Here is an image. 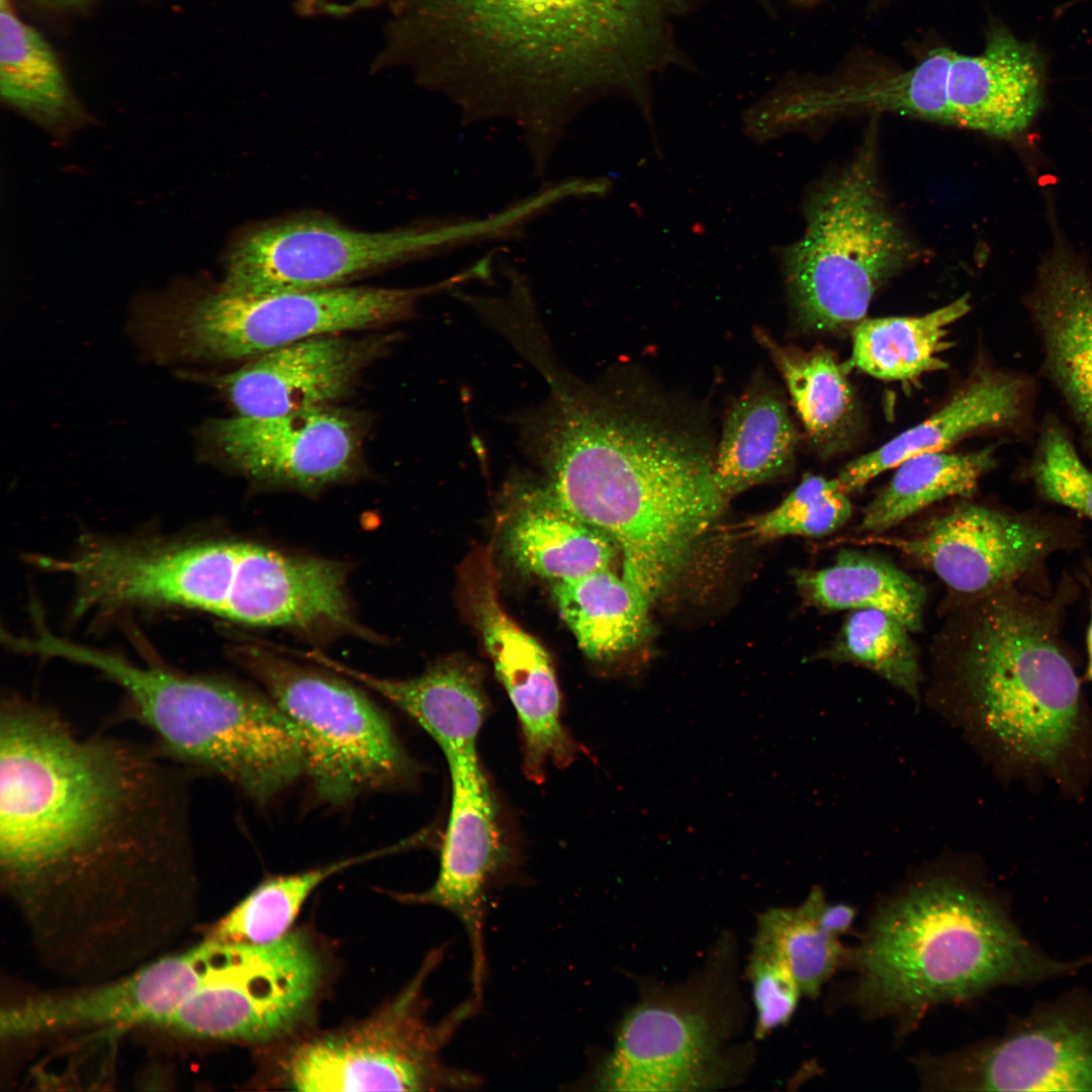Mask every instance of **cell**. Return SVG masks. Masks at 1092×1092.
Masks as SVG:
<instances>
[{
	"label": "cell",
	"instance_id": "obj_18",
	"mask_svg": "<svg viewBox=\"0 0 1092 1092\" xmlns=\"http://www.w3.org/2000/svg\"><path fill=\"white\" fill-rule=\"evenodd\" d=\"M717 1035L707 1013L649 999L622 1020L595 1075L602 1091H692L716 1084Z\"/></svg>",
	"mask_w": 1092,
	"mask_h": 1092
},
{
	"label": "cell",
	"instance_id": "obj_30",
	"mask_svg": "<svg viewBox=\"0 0 1092 1092\" xmlns=\"http://www.w3.org/2000/svg\"><path fill=\"white\" fill-rule=\"evenodd\" d=\"M805 599L826 610L874 609L910 632L920 629L926 595L922 584L890 562L856 551H841L834 563L795 573Z\"/></svg>",
	"mask_w": 1092,
	"mask_h": 1092
},
{
	"label": "cell",
	"instance_id": "obj_9",
	"mask_svg": "<svg viewBox=\"0 0 1092 1092\" xmlns=\"http://www.w3.org/2000/svg\"><path fill=\"white\" fill-rule=\"evenodd\" d=\"M443 954L441 947L430 952L410 984L371 1017L292 1049L283 1083L305 1092L478 1088L481 1078L447 1065L442 1052L480 1002L471 996L438 1022L427 1018L424 985Z\"/></svg>",
	"mask_w": 1092,
	"mask_h": 1092
},
{
	"label": "cell",
	"instance_id": "obj_32",
	"mask_svg": "<svg viewBox=\"0 0 1092 1092\" xmlns=\"http://www.w3.org/2000/svg\"><path fill=\"white\" fill-rule=\"evenodd\" d=\"M826 900L814 888L796 907L760 914L753 943L769 950L789 969L802 995L816 996L843 959L836 934L822 920Z\"/></svg>",
	"mask_w": 1092,
	"mask_h": 1092
},
{
	"label": "cell",
	"instance_id": "obj_41",
	"mask_svg": "<svg viewBox=\"0 0 1092 1092\" xmlns=\"http://www.w3.org/2000/svg\"><path fill=\"white\" fill-rule=\"evenodd\" d=\"M323 3L324 0H299L298 6L302 13L310 14L315 12L317 8H323Z\"/></svg>",
	"mask_w": 1092,
	"mask_h": 1092
},
{
	"label": "cell",
	"instance_id": "obj_23",
	"mask_svg": "<svg viewBox=\"0 0 1092 1092\" xmlns=\"http://www.w3.org/2000/svg\"><path fill=\"white\" fill-rule=\"evenodd\" d=\"M306 657L383 697L414 719L438 744L446 760L475 755L487 700L478 670L461 660H446L408 679L362 672L321 652Z\"/></svg>",
	"mask_w": 1092,
	"mask_h": 1092
},
{
	"label": "cell",
	"instance_id": "obj_37",
	"mask_svg": "<svg viewBox=\"0 0 1092 1092\" xmlns=\"http://www.w3.org/2000/svg\"><path fill=\"white\" fill-rule=\"evenodd\" d=\"M748 974L756 1011L755 1036L760 1038L792 1017L802 993L783 962L756 943Z\"/></svg>",
	"mask_w": 1092,
	"mask_h": 1092
},
{
	"label": "cell",
	"instance_id": "obj_8",
	"mask_svg": "<svg viewBox=\"0 0 1092 1092\" xmlns=\"http://www.w3.org/2000/svg\"><path fill=\"white\" fill-rule=\"evenodd\" d=\"M875 131L815 190L805 234L784 254L792 306L809 331L852 332L877 291L916 255L882 191Z\"/></svg>",
	"mask_w": 1092,
	"mask_h": 1092
},
{
	"label": "cell",
	"instance_id": "obj_31",
	"mask_svg": "<svg viewBox=\"0 0 1092 1092\" xmlns=\"http://www.w3.org/2000/svg\"><path fill=\"white\" fill-rule=\"evenodd\" d=\"M995 464L994 447L913 455L895 467L891 480L866 507L859 529L879 534L936 502L971 496Z\"/></svg>",
	"mask_w": 1092,
	"mask_h": 1092
},
{
	"label": "cell",
	"instance_id": "obj_11",
	"mask_svg": "<svg viewBox=\"0 0 1092 1092\" xmlns=\"http://www.w3.org/2000/svg\"><path fill=\"white\" fill-rule=\"evenodd\" d=\"M427 291L336 286L243 295L218 286L169 314L165 329L187 357L254 358L311 337L403 320Z\"/></svg>",
	"mask_w": 1092,
	"mask_h": 1092
},
{
	"label": "cell",
	"instance_id": "obj_13",
	"mask_svg": "<svg viewBox=\"0 0 1092 1092\" xmlns=\"http://www.w3.org/2000/svg\"><path fill=\"white\" fill-rule=\"evenodd\" d=\"M432 235L415 230L364 232L316 215L254 226L225 258L222 289L243 295L341 286L422 251Z\"/></svg>",
	"mask_w": 1092,
	"mask_h": 1092
},
{
	"label": "cell",
	"instance_id": "obj_20",
	"mask_svg": "<svg viewBox=\"0 0 1092 1092\" xmlns=\"http://www.w3.org/2000/svg\"><path fill=\"white\" fill-rule=\"evenodd\" d=\"M386 340L339 334L311 337L263 353L209 380L238 415L269 417L325 407L348 392Z\"/></svg>",
	"mask_w": 1092,
	"mask_h": 1092
},
{
	"label": "cell",
	"instance_id": "obj_42",
	"mask_svg": "<svg viewBox=\"0 0 1092 1092\" xmlns=\"http://www.w3.org/2000/svg\"><path fill=\"white\" fill-rule=\"evenodd\" d=\"M40 1L44 2V3H48V4H52V5L65 6V5H74V4L82 3V2L87 1V0H40Z\"/></svg>",
	"mask_w": 1092,
	"mask_h": 1092
},
{
	"label": "cell",
	"instance_id": "obj_35",
	"mask_svg": "<svg viewBox=\"0 0 1092 1092\" xmlns=\"http://www.w3.org/2000/svg\"><path fill=\"white\" fill-rule=\"evenodd\" d=\"M848 494L837 478L808 474L775 509L753 519L749 532L759 538L822 536L850 518Z\"/></svg>",
	"mask_w": 1092,
	"mask_h": 1092
},
{
	"label": "cell",
	"instance_id": "obj_39",
	"mask_svg": "<svg viewBox=\"0 0 1092 1092\" xmlns=\"http://www.w3.org/2000/svg\"><path fill=\"white\" fill-rule=\"evenodd\" d=\"M376 1L377 0H353L351 3L346 4V5H337V4L327 5L326 8L331 13L345 14V13H348V12H351V11H355L357 9L366 8V7L374 4Z\"/></svg>",
	"mask_w": 1092,
	"mask_h": 1092
},
{
	"label": "cell",
	"instance_id": "obj_2",
	"mask_svg": "<svg viewBox=\"0 0 1092 1092\" xmlns=\"http://www.w3.org/2000/svg\"><path fill=\"white\" fill-rule=\"evenodd\" d=\"M712 0H396L391 57L468 101L544 109L596 93L647 108L694 63L678 24Z\"/></svg>",
	"mask_w": 1092,
	"mask_h": 1092
},
{
	"label": "cell",
	"instance_id": "obj_26",
	"mask_svg": "<svg viewBox=\"0 0 1092 1092\" xmlns=\"http://www.w3.org/2000/svg\"><path fill=\"white\" fill-rule=\"evenodd\" d=\"M781 373L809 444L823 457L848 449L861 426V413L846 366L823 347L803 350L755 333Z\"/></svg>",
	"mask_w": 1092,
	"mask_h": 1092
},
{
	"label": "cell",
	"instance_id": "obj_24",
	"mask_svg": "<svg viewBox=\"0 0 1092 1092\" xmlns=\"http://www.w3.org/2000/svg\"><path fill=\"white\" fill-rule=\"evenodd\" d=\"M797 430L776 389L756 382L731 405L715 451L713 478L727 498L786 474L793 466Z\"/></svg>",
	"mask_w": 1092,
	"mask_h": 1092
},
{
	"label": "cell",
	"instance_id": "obj_6",
	"mask_svg": "<svg viewBox=\"0 0 1092 1092\" xmlns=\"http://www.w3.org/2000/svg\"><path fill=\"white\" fill-rule=\"evenodd\" d=\"M853 958L856 1001L872 1013L908 1017L1085 965L1041 956L996 902L947 878L920 882L880 907Z\"/></svg>",
	"mask_w": 1092,
	"mask_h": 1092
},
{
	"label": "cell",
	"instance_id": "obj_33",
	"mask_svg": "<svg viewBox=\"0 0 1092 1092\" xmlns=\"http://www.w3.org/2000/svg\"><path fill=\"white\" fill-rule=\"evenodd\" d=\"M391 849H380L297 874L268 878L220 919L210 938L245 944L275 941L289 932L301 906L323 881Z\"/></svg>",
	"mask_w": 1092,
	"mask_h": 1092
},
{
	"label": "cell",
	"instance_id": "obj_38",
	"mask_svg": "<svg viewBox=\"0 0 1092 1092\" xmlns=\"http://www.w3.org/2000/svg\"><path fill=\"white\" fill-rule=\"evenodd\" d=\"M822 920L825 926L837 936L847 931L854 919V909L846 904H824L822 908Z\"/></svg>",
	"mask_w": 1092,
	"mask_h": 1092
},
{
	"label": "cell",
	"instance_id": "obj_36",
	"mask_svg": "<svg viewBox=\"0 0 1092 1092\" xmlns=\"http://www.w3.org/2000/svg\"><path fill=\"white\" fill-rule=\"evenodd\" d=\"M1037 493L1092 522V469L1081 459L1069 431L1049 416L1029 466Z\"/></svg>",
	"mask_w": 1092,
	"mask_h": 1092
},
{
	"label": "cell",
	"instance_id": "obj_34",
	"mask_svg": "<svg viewBox=\"0 0 1092 1092\" xmlns=\"http://www.w3.org/2000/svg\"><path fill=\"white\" fill-rule=\"evenodd\" d=\"M909 632L904 624L885 612L854 610L823 656L836 662L862 665L918 699L921 672Z\"/></svg>",
	"mask_w": 1092,
	"mask_h": 1092
},
{
	"label": "cell",
	"instance_id": "obj_25",
	"mask_svg": "<svg viewBox=\"0 0 1092 1092\" xmlns=\"http://www.w3.org/2000/svg\"><path fill=\"white\" fill-rule=\"evenodd\" d=\"M506 546L521 569L556 582L610 568L619 549L544 488L523 497L508 525Z\"/></svg>",
	"mask_w": 1092,
	"mask_h": 1092
},
{
	"label": "cell",
	"instance_id": "obj_3",
	"mask_svg": "<svg viewBox=\"0 0 1092 1092\" xmlns=\"http://www.w3.org/2000/svg\"><path fill=\"white\" fill-rule=\"evenodd\" d=\"M542 371L550 395L524 418L522 433L548 473L544 490L615 541L622 576L652 602L728 500L714 482L712 440L639 388Z\"/></svg>",
	"mask_w": 1092,
	"mask_h": 1092
},
{
	"label": "cell",
	"instance_id": "obj_27",
	"mask_svg": "<svg viewBox=\"0 0 1092 1092\" xmlns=\"http://www.w3.org/2000/svg\"><path fill=\"white\" fill-rule=\"evenodd\" d=\"M0 92L6 103L57 138L88 121L54 51L8 0L0 5Z\"/></svg>",
	"mask_w": 1092,
	"mask_h": 1092
},
{
	"label": "cell",
	"instance_id": "obj_21",
	"mask_svg": "<svg viewBox=\"0 0 1092 1092\" xmlns=\"http://www.w3.org/2000/svg\"><path fill=\"white\" fill-rule=\"evenodd\" d=\"M1033 386L1025 376L979 366L936 412L847 463L836 477L847 494L923 452L942 451L972 435L1029 426Z\"/></svg>",
	"mask_w": 1092,
	"mask_h": 1092
},
{
	"label": "cell",
	"instance_id": "obj_10",
	"mask_svg": "<svg viewBox=\"0 0 1092 1092\" xmlns=\"http://www.w3.org/2000/svg\"><path fill=\"white\" fill-rule=\"evenodd\" d=\"M238 657L296 728L304 772L324 801L342 804L413 774L385 716L348 681L256 645Z\"/></svg>",
	"mask_w": 1092,
	"mask_h": 1092
},
{
	"label": "cell",
	"instance_id": "obj_19",
	"mask_svg": "<svg viewBox=\"0 0 1092 1092\" xmlns=\"http://www.w3.org/2000/svg\"><path fill=\"white\" fill-rule=\"evenodd\" d=\"M208 959L206 940L104 987L25 999L1 1012V1035L20 1037L69 1027L141 1022L164 1025L202 984Z\"/></svg>",
	"mask_w": 1092,
	"mask_h": 1092
},
{
	"label": "cell",
	"instance_id": "obj_15",
	"mask_svg": "<svg viewBox=\"0 0 1092 1092\" xmlns=\"http://www.w3.org/2000/svg\"><path fill=\"white\" fill-rule=\"evenodd\" d=\"M203 439L220 461L246 477L304 490L351 477L361 452L355 421L329 406L210 421Z\"/></svg>",
	"mask_w": 1092,
	"mask_h": 1092
},
{
	"label": "cell",
	"instance_id": "obj_40",
	"mask_svg": "<svg viewBox=\"0 0 1092 1092\" xmlns=\"http://www.w3.org/2000/svg\"><path fill=\"white\" fill-rule=\"evenodd\" d=\"M1086 646H1087V665L1085 669L1084 679L1092 682V596L1090 600V621L1086 634Z\"/></svg>",
	"mask_w": 1092,
	"mask_h": 1092
},
{
	"label": "cell",
	"instance_id": "obj_16",
	"mask_svg": "<svg viewBox=\"0 0 1092 1092\" xmlns=\"http://www.w3.org/2000/svg\"><path fill=\"white\" fill-rule=\"evenodd\" d=\"M451 806L437 879L427 890L398 895L404 903L441 907L463 925L471 951V993L486 979L484 918L487 893L504 862L493 797L478 755L447 761Z\"/></svg>",
	"mask_w": 1092,
	"mask_h": 1092
},
{
	"label": "cell",
	"instance_id": "obj_28",
	"mask_svg": "<svg viewBox=\"0 0 1092 1092\" xmlns=\"http://www.w3.org/2000/svg\"><path fill=\"white\" fill-rule=\"evenodd\" d=\"M553 596L579 648L593 660L614 659L646 635L649 601L610 568L556 582Z\"/></svg>",
	"mask_w": 1092,
	"mask_h": 1092
},
{
	"label": "cell",
	"instance_id": "obj_1",
	"mask_svg": "<svg viewBox=\"0 0 1092 1092\" xmlns=\"http://www.w3.org/2000/svg\"><path fill=\"white\" fill-rule=\"evenodd\" d=\"M190 771L156 744L82 736L49 706L3 696V883L34 896L179 879L192 851Z\"/></svg>",
	"mask_w": 1092,
	"mask_h": 1092
},
{
	"label": "cell",
	"instance_id": "obj_5",
	"mask_svg": "<svg viewBox=\"0 0 1092 1092\" xmlns=\"http://www.w3.org/2000/svg\"><path fill=\"white\" fill-rule=\"evenodd\" d=\"M90 578L107 611L180 607L249 626L360 632L339 562L245 541L107 540L93 556Z\"/></svg>",
	"mask_w": 1092,
	"mask_h": 1092
},
{
	"label": "cell",
	"instance_id": "obj_17",
	"mask_svg": "<svg viewBox=\"0 0 1092 1092\" xmlns=\"http://www.w3.org/2000/svg\"><path fill=\"white\" fill-rule=\"evenodd\" d=\"M930 1089L1092 1091V1022L1059 1015L994 1042L923 1059Z\"/></svg>",
	"mask_w": 1092,
	"mask_h": 1092
},
{
	"label": "cell",
	"instance_id": "obj_14",
	"mask_svg": "<svg viewBox=\"0 0 1092 1092\" xmlns=\"http://www.w3.org/2000/svg\"><path fill=\"white\" fill-rule=\"evenodd\" d=\"M1075 538L1074 527L1058 518L964 504L913 536L867 541L896 548L974 599L1015 584Z\"/></svg>",
	"mask_w": 1092,
	"mask_h": 1092
},
{
	"label": "cell",
	"instance_id": "obj_12",
	"mask_svg": "<svg viewBox=\"0 0 1092 1092\" xmlns=\"http://www.w3.org/2000/svg\"><path fill=\"white\" fill-rule=\"evenodd\" d=\"M202 984L164 1025L201 1038L262 1042L289 1031L312 1003L322 958L301 932L264 944L209 938Z\"/></svg>",
	"mask_w": 1092,
	"mask_h": 1092
},
{
	"label": "cell",
	"instance_id": "obj_4",
	"mask_svg": "<svg viewBox=\"0 0 1092 1092\" xmlns=\"http://www.w3.org/2000/svg\"><path fill=\"white\" fill-rule=\"evenodd\" d=\"M974 599L945 645L981 727L1020 777L1081 793L1092 776V713L1061 644V597L1011 584Z\"/></svg>",
	"mask_w": 1092,
	"mask_h": 1092
},
{
	"label": "cell",
	"instance_id": "obj_29",
	"mask_svg": "<svg viewBox=\"0 0 1092 1092\" xmlns=\"http://www.w3.org/2000/svg\"><path fill=\"white\" fill-rule=\"evenodd\" d=\"M971 309L965 294L919 316L864 318L852 330L849 368L885 381H913L947 368L948 328Z\"/></svg>",
	"mask_w": 1092,
	"mask_h": 1092
},
{
	"label": "cell",
	"instance_id": "obj_22",
	"mask_svg": "<svg viewBox=\"0 0 1092 1092\" xmlns=\"http://www.w3.org/2000/svg\"><path fill=\"white\" fill-rule=\"evenodd\" d=\"M1043 372L1092 459V276L1067 261L1045 267L1028 300Z\"/></svg>",
	"mask_w": 1092,
	"mask_h": 1092
},
{
	"label": "cell",
	"instance_id": "obj_7",
	"mask_svg": "<svg viewBox=\"0 0 1092 1092\" xmlns=\"http://www.w3.org/2000/svg\"><path fill=\"white\" fill-rule=\"evenodd\" d=\"M124 692L129 714L167 755L264 802L304 772L300 736L269 698L233 680L142 666L90 648L83 657Z\"/></svg>",
	"mask_w": 1092,
	"mask_h": 1092
}]
</instances>
